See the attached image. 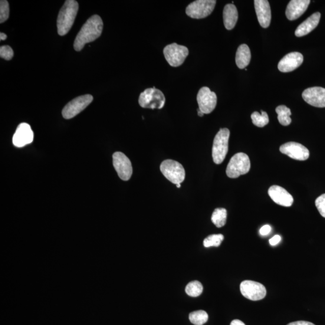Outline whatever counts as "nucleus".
<instances>
[{
    "label": "nucleus",
    "instance_id": "7ed1b4c3",
    "mask_svg": "<svg viewBox=\"0 0 325 325\" xmlns=\"http://www.w3.org/2000/svg\"><path fill=\"white\" fill-rule=\"evenodd\" d=\"M230 131L228 129H220L213 141L212 157L213 161L219 165L225 159L228 152V142Z\"/></svg>",
    "mask_w": 325,
    "mask_h": 325
},
{
    "label": "nucleus",
    "instance_id": "f3484780",
    "mask_svg": "<svg viewBox=\"0 0 325 325\" xmlns=\"http://www.w3.org/2000/svg\"><path fill=\"white\" fill-rule=\"evenodd\" d=\"M255 9L259 24L262 27L268 28L271 22V10L267 0H255Z\"/></svg>",
    "mask_w": 325,
    "mask_h": 325
},
{
    "label": "nucleus",
    "instance_id": "f8f14e48",
    "mask_svg": "<svg viewBox=\"0 0 325 325\" xmlns=\"http://www.w3.org/2000/svg\"><path fill=\"white\" fill-rule=\"evenodd\" d=\"M113 165L118 176L124 181L129 180L133 173L130 160L124 154L116 152L113 155Z\"/></svg>",
    "mask_w": 325,
    "mask_h": 325
},
{
    "label": "nucleus",
    "instance_id": "b1692460",
    "mask_svg": "<svg viewBox=\"0 0 325 325\" xmlns=\"http://www.w3.org/2000/svg\"><path fill=\"white\" fill-rule=\"evenodd\" d=\"M227 212L224 208H218L215 210L212 216V221L216 227L221 228L226 224Z\"/></svg>",
    "mask_w": 325,
    "mask_h": 325
},
{
    "label": "nucleus",
    "instance_id": "72a5a7b5",
    "mask_svg": "<svg viewBox=\"0 0 325 325\" xmlns=\"http://www.w3.org/2000/svg\"><path fill=\"white\" fill-rule=\"evenodd\" d=\"M287 325H315L313 323L310 322V321H297L291 322Z\"/></svg>",
    "mask_w": 325,
    "mask_h": 325
},
{
    "label": "nucleus",
    "instance_id": "5701e85b",
    "mask_svg": "<svg viewBox=\"0 0 325 325\" xmlns=\"http://www.w3.org/2000/svg\"><path fill=\"white\" fill-rule=\"evenodd\" d=\"M276 112L278 114V120L282 126H287L291 123L290 116L291 112L290 108L281 105L276 108Z\"/></svg>",
    "mask_w": 325,
    "mask_h": 325
},
{
    "label": "nucleus",
    "instance_id": "20e7f679",
    "mask_svg": "<svg viewBox=\"0 0 325 325\" xmlns=\"http://www.w3.org/2000/svg\"><path fill=\"white\" fill-rule=\"evenodd\" d=\"M251 162L247 154L239 153L232 157L226 167V175L231 179H237L249 172Z\"/></svg>",
    "mask_w": 325,
    "mask_h": 325
},
{
    "label": "nucleus",
    "instance_id": "c756f323",
    "mask_svg": "<svg viewBox=\"0 0 325 325\" xmlns=\"http://www.w3.org/2000/svg\"><path fill=\"white\" fill-rule=\"evenodd\" d=\"M13 56H14V51L11 47L8 45L2 46L0 48V57L6 61H10Z\"/></svg>",
    "mask_w": 325,
    "mask_h": 325
},
{
    "label": "nucleus",
    "instance_id": "4c0bfd02",
    "mask_svg": "<svg viewBox=\"0 0 325 325\" xmlns=\"http://www.w3.org/2000/svg\"><path fill=\"white\" fill-rule=\"evenodd\" d=\"M176 188H181V184H178V185H176Z\"/></svg>",
    "mask_w": 325,
    "mask_h": 325
},
{
    "label": "nucleus",
    "instance_id": "c9c22d12",
    "mask_svg": "<svg viewBox=\"0 0 325 325\" xmlns=\"http://www.w3.org/2000/svg\"><path fill=\"white\" fill-rule=\"evenodd\" d=\"M7 38H8L7 35H5V34H3V33H1V34H0V39H1L2 41L6 40V39H7Z\"/></svg>",
    "mask_w": 325,
    "mask_h": 325
},
{
    "label": "nucleus",
    "instance_id": "412c9836",
    "mask_svg": "<svg viewBox=\"0 0 325 325\" xmlns=\"http://www.w3.org/2000/svg\"><path fill=\"white\" fill-rule=\"evenodd\" d=\"M238 11L235 6L233 4L226 5L223 12L225 28L228 31L234 28L238 22Z\"/></svg>",
    "mask_w": 325,
    "mask_h": 325
},
{
    "label": "nucleus",
    "instance_id": "6e6552de",
    "mask_svg": "<svg viewBox=\"0 0 325 325\" xmlns=\"http://www.w3.org/2000/svg\"><path fill=\"white\" fill-rule=\"evenodd\" d=\"M188 48L185 46L173 43L164 48L163 54L166 60L172 67H179L185 62L189 55Z\"/></svg>",
    "mask_w": 325,
    "mask_h": 325
},
{
    "label": "nucleus",
    "instance_id": "a211bd4d",
    "mask_svg": "<svg viewBox=\"0 0 325 325\" xmlns=\"http://www.w3.org/2000/svg\"><path fill=\"white\" fill-rule=\"evenodd\" d=\"M268 194L277 204L284 206H290L293 204V196L286 190L279 186H272L268 190Z\"/></svg>",
    "mask_w": 325,
    "mask_h": 325
},
{
    "label": "nucleus",
    "instance_id": "393cba45",
    "mask_svg": "<svg viewBox=\"0 0 325 325\" xmlns=\"http://www.w3.org/2000/svg\"><path fill=\"white\" fill-rule=\"evenodd\" d=\"M208 314L205 311H193L189 314L190 321L195 325H203L208 321Z\"/></svg>",
    "mask_w": 325,
    "mask_h": 325
},
{
    "label": "nucleus",
    "instance_id": "dca6fc26",
    "mask_svg": "<svg viewBox=\"0 0 325 325\" xmlns=\"http://www.w3.org/2000/svg\"><path fill=\"white\" fill-rule=\"evenodd\" d=\"M303 54L299 52H292L288 53L279 62L278 70L282 72L293 71L300 67L303 63Z\"/></svg>",
    "mask_w": 325,
    "mask_h": 325
},
{
    "label": "nucleus",
    "instance_id": "aec40b11",
    "mask_svg": "<svg viewBox=\"0 0 325 325\" xmlns=\"http://www.w3.org/2000/svg\"><path fill=\"white\" fill-rule=\"evenodd\" d=\"M320 17L321 14L319 12L315 13L310 16L306 20L298 26L295 31V35L297 37H303V36L310 34L318 25Z\"/></svg>",
    "mask_w": 325,
    "mask_h": 325
},
{
    "label": "nucleus",
    "instance_id": "bb28decb",
    "mask_svg": "<svg viewBox=\"0 0 325 325\" xmlns=\"http://www.w3.org/2000/svg\"><path fill=\"white\" fill-rule=\"evenodd\" d=\"M203 291V286L201 282L193 281L189 282L186 287V293L189 296L195 298L200 296Z\"/></svg>",
    "mask_w": 325,
    "mask_h": 325
},
{
    "label": "nucleus",
    "instance_id": "1a4fd4ad",
    "mask_svg": "<svg viewBox=\"0 0 325 325\" xmlns=\"http://www.w3.org/2000/svg\"><path fill=\"white\" fill-rule=\"evenodd\" d=\"M94 98L91 95H82L75 98L66 105L62 110V115L66 120H70L84 110L92 102Z\"/></svg>",
    "mask_w": 325,
    "mask_h": 325
},
{
    "label": "nucleus",
    "instance_id": "2f4dec72",
    "mask_svg": "<svg viewBox=\"0 0 325 325\" xmlns=\"http://www.w3.org/2000/svg\"><path fill=\"white\" fill-rule=\"evenodd\" d=\"M271 226L269 225H265L263 226H262V227L260 229V234L261 235H267L269 234V233H271Z\"/></svg>",
    "mask_w": 325,
    "mask_h": 325
},
{
    "label": "nucleus",
    "instance_id": "f257e3e1",
    "mask_svg": "<svg viewBox=\"0 0 325 325\" xmlns=\"http://www.w3.org/2000/svg\"><path fill=\"white\" fill-rule=\"evenodd\" d=\"M103 22L100 16H92L81 27L75 39L74 48L80 51L86 44L96 40L103 32Z\"/></svg>",
    "mask_w": 325,
    "mask_h": 325
},
{
    "label": "nucleus",
    "instance_id": "f704fd0d",
    "mask_svg": "<svg viewBox=\"0 0 325 325\" xmlns=\"http://www.w3.org/2000/svg\"><path fill=\"white\" fill-rule=\"evenodd\" d=\"M230 325H245V324L240 320H234L231 321Z\"/></svg>",
    "mask_w": 325,
    "mask_h": 325
},
{
    "label": "nucleus",
    "instance_id": "39448f33",
    "mask_svg": "<svg viewBox=\"0 0 325 325\" xmlns=\"http://www.w3.org/2000/svg\"><path fill=\"white\" fill-rule=\"evenodd\" d=\"M166 98L162 91L155 87L146 88L141 93L139 103L141 107L151 109H162Z\"/></svg>",
    "mask_w": 325,
    "mask_h": 325
},
{
    "label": "nucleus",
    "instance_id": "4468645a",
    "mask_svg": "<svg viewBox=\"0 0 325 325\" xmlns=\"http://www.w3.org/2000/svg\"><path fill=\"white\" fill-rule=\"evenodd\" d=\"M34 134L29 125L21 123L19 125L13 137V144L16 147H24L31 143L34 140Z\"/></svg>",
    "mask_w": 325,
    "mask_h": 325
},
{
    "label": "nucleus",
    "instance_id": "a878e982",
    "mask_svg": "<svg viewBox=\"0 0 325 325\" xmlns=\"http://www.w3.org/2000/svg\"><path fill=\"white\" fill-rule=\"evenodd\" d=\"M261 114L255 111L251 114L252 123L254 126L262 128L267 126L269 122L268 114L265 111H261Z\"/></svg>",
    "mask_w": 325,
    "mask_h": 325
},
{
    "label": "nucleus",
    "instance_id": "9d476101",
    "mask_svg": "<svg viewBox=\"0 0 325 325\" xmlns=\"http://www.w3.org/2000/svg\"><path fill=\"white\" fill-rule=\"evenodd\" d=\"M240 288L243 296L251 301L261 300L267 295V289L264 285L255 281H243Z\"/></svg>",
    "mask_w": 325,
    "mask_h": 325
},
{
    "label": "nucleus",
    "instance_id": "cd10ccee",
    "mask_svg": "<svg viewBox=\"0 0 325 325\" xmlns=\"http://www.w3.org/2000/svg\"><path fill=\"white\" fill-rule=\"evenodd\" d=\"M224 239V236L222 234L210 235L203 241V246H204L205 248H210L212 247V246L218 247V246L221 245Z\"/></svg>",
    "mask_w": 325,
    "mask_h": 325
},
{
    "label": "nucleus",
    "instance_id": "0eeeda50",
    "mask_svg": "<svg viewBox=\"0 0 325 325\" xmlns=\"http://www.w3.org/2000/svg\"><path fill=\"white\" fill-rule=\"evenodd\" d=\"M216 4L215 0H197L186 8V13L192 18H205L214 11Z\"/></svg>",
    "mask_w": 325,
    "mask_h": 325
},
{
    "label": "nucleus",
    "instance_id": "f03ea898",
    "mask_svg": "<svg viewBox=\"0 0 325 325\" xmlns=\"http://www.w3.org/2000/svg\"><path fill=\"white\" fill-rule=\"evenodd\" d=\"M78 11V4L75 0H68L62 6L58 15L57 26L60 36L67 35L73 25Z\"/></svg>",
    "mask_w": 325,
    "mask_h": 325
},
{
    "label": "nucleus",
    "instance_id": "7c9ffc66",
    "mask_svg": "<svg viewBox=\"0 0 325 325\" xmlns=\"http://www.w3.org/2000/svg\"><path fill=\"white\" fill-rule=\"evenodd\" d=\"M318 211L321 216L325 218V194L320 195L315 202Z\"/></svg>",
    "mask_w": 325,
    "mask_h": 325
},
{
    "label": "nucleus",
    "instance_id": "c85d7f7f",
    "mask_svg": "<svg viewBox=\"0 0 325 325\" xmlns=\"http://www.w3.org/2000/svg\"><path fill=\"white\" fill-rule=\"evenodd\" d=\"M9 16V5L8 1L2 0L0 2V23L8 20Z\"/></svg>",
    "mask_w": 325,
    "mask_h": 325
},
{
    "label": "nucleus",
    "instance_id": "2eb2a0df",
    "mask_svg": "<svg viewBox=\"0 0 325 325\" xmlns=\"http://www.w3.org/2000/svg\"><path fill=\"white\" fill-rule=\"evenodd\" d=\"M303 99L312 106L325 107V88L320 87L308 88L303 93Z\"/></svg>",
    "mask_w": 325,
    "mask_h": 325
},
{
    "label": "nucleus",
    "instance_id": "9b49d317",
    "mask_svg": "<svg viewBox=\"0 0 325 325\" xmlns=\"http://www.w3.org/2000/svg\"><path fill=\"white\" fill-rule=\"evenodd\" d=\"M199 109L203 114L212 113L217 104L216 94L211 91L208 87H203L200 88L197 95Z\"/></svg>",
    "mask_w": 325,
    "mask_h": 325
},
{
    "label": "nucleus",
    "instance_id": "ddd939ff",
    "mask_svg": "<svg viewBox=\"0 0 325 325\" xmlns=\"http://www.w3.org/2000/svg\"><path fill=\"white\" fill-rule=\"evenodd\" d=\"M280 151L281 153L297 160L305 161L310 157L309 150L297 142H290L282 144Z\"/></svg>",
    "mask_w": 325,
    "mask_h": 325
},
{
    "label": "nucleus",
    "instance_id": "e433bc0d",
    "mask_svg": "<svg viewBox=\"0 0 325 325\" xmlns=\"http://www.w3.org/2000/svg\"><path fill=\"white\" fill-rule=\"evenodd\" d=\"M198 116L201 117H202L203 116V114H204L199 109L198 110Z\"/></svg>",
    "mask_w": 325,
    "mask_h": 325
},
{
    "label": "nucleus",
    "instance_id": "6ab92c4d",
    "mask_svg": "<svg viewBox=\"0 0 325 325\" xmlns=\"http://www.w3.org/2000/svg\"><path fill=\"white\" fill-rule=\"evenodd\" d=\"M310 0H291L288 3L285 15L288 20L294 21L300 18L307 11Z\"/></svg>",
    "mask_w": 325,
    "mask_h": 325
},
{
    "label": "nucleus",
    "instance_id": "4be33fe9",
    "mask_svg": "<svg viewBox=\"0 0 325 325\" xmlns=\"http://www.w3.org/2000/svg\"><path fill=\"white\" fill-rule=\"evenodd\" d=\"M251 53L250 49L246 44L240 45L235 55V63L239 68L245 69L250 63Z\"/></svg>",
    "mask_w": 325,
    "mask_h": 325
},
{
    "label": "nucleus",
    "instance_id": "423d86ee",
    "mask_svg": "<svg viewBox=\"0 0 325 325\" xmlns=\"http://www.w3.org/2000/svg\"><path fill=\"white\" fill-rule=\"evenodd\" d=\"M160 170L166 179L176 185L182 183L185 179V170L182 164L176 161H163L160 165Z\"/></svg>",
    "mask_w": 325,
    "mask_h": 325
},
{
    "label": "nucleus",
    "instance_id": "473e14b6",
    "mask_svg": "<svg viewBox=\"0 0 325 325\" xmlns=\"http://www.w3.org/2000/svg\"><path fill=\"white\" fill-rule=\"evenodd\" d=\"M281 241L280 235H275L273 238L269 240V244L272 246H276L279 244Z\"/></svg>",
    "mask_w": 325,
    "mask_h": 325
}]
</instances>
